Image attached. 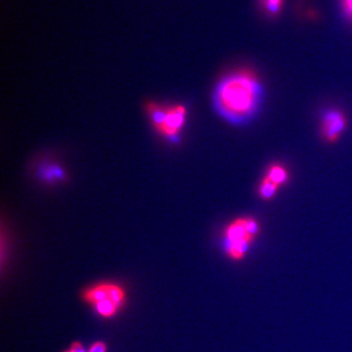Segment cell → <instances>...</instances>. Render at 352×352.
Instances as JSON below:
<instances>
[{
  "instance_id": "obj_1",
  "label": "cell",
  "mask_w": 352,
  "mask_h": 352,
  "mask_svg": "<svg viewBox=\"0 0 352 352\" xmlns=\"http://www.w3.org/2000/svg\"><path fill=\"white\" fill-rule=\"evenodd\" d=\"M265 90L261 80L250 71L224 76L214 90L212 104L221 119L235 126L251 124L263 107Z\"/></svg>"
},
{
  "instance_id": "obj_2",
  "label": "cell",
  "mask_w": 352,
  "mask_h": 352,
  "mask_svg": "<svg viewBox=\"0 0 352 352\" xmlns=\"http://www.w3.org/2000/svg\"><path fill=\"white\" fill-rule=\"evenodd\" d=\"M259 233L261 226L254 217H239L230 222L222 236V248L227 258L233 261H244Z\"/></svg>"
},
{
  "instance_id": "obj_3",
  "label": "cell",
  "mask_w": 352,
  "mask_h": 352,
  "mask_svg": "<svg viewBox=\"0 0 352 352\" xmlns=\"http://www.w3.org/2000/svg\"><path fill=\"white\" fill-rule=\"evenodd\" d=\"M150 117L157 131L170 141L179 139L185 122L187 110L184 106H160L149 104L148 106Z\"/></svg>"
},
{
  "instance_id": "obj_4",
  "label": "cell",
  "mask_w": 352,
  "mask_h": 352,
  "mask_svg": "<svg viewBox=\"0 0 352 352\" xmlns=\"http://www.w3.org/2000/svg\"><path fill=\"white\" fill-rule=\"evenodd\" d=\"M346 118L342 111L328 109L321 115V133L328 142H335L344 133Z\"/></svg>"
},
{
  "instance_id": "obj_5",
  "label": "cell",
  "mask_w": 352,
  "mask_h": 352,
  "mask_svg": "<svg viewBox=\"0 0 352 352\" xmlns=\"http://www.w3.org/2000/svg\"><path fill=\"white\" fill-rule=\"evenodd\" d=\"M85 302L94 305L102 300H110L109 296V284H99L87 289L83 294Z\"/></svg>"
},
{
  "instance_id": "obj_6",
  "label": "cell",
  "mask_w": 352,
  "mask_h": 352,
  "mask_svg": "<svg viewBox=\"0 0 352 352\" xmlns=\"http://www.w3.org/2000/svg\"><path fill=\"white\" fill-rule=\"evenodd\" d=\"M258 8L270 18H276L284 8L285 0H258Z\"/></svg>"
},
{
  "instance_id": "obj_7",
  "label": "cell",
  "mask_w": 352,
  "mask_h": 352,
  "mask_svg": "<svg viewBox=\"0 0 352 352\" xmlns=\"http://www.w3.org/2000/svg\"><path fill=\"white\" fill-rule=\"evenodd\" d=\"M266 177L278 185V186H281V185L286 184L288 182L289 173L288 171L285 170L283 166H279V164H274V166H270Z\"/></svg>"
},
{
  "instance_id": "obj_8",
  "label": "cell",
  "mask_w": 352,
  "mask_h": 352,
  "mask_svg": "<svg viewBox=\"0 0 352 352\" xmlns=\"http://www.w3.org/2000/svg\"><path fill=\"white\" fill-rule=\"evenodd\" d=\"M94 307L97 314L101 315L104 318H111V317L115 316L120 308L117 303L110 300H102V302L94 305Z\"/></svg>"
},
{
  "instance_id": "obj_9",
  "label": "cell",
  "mask_w": 352,
  "mask_h": 352,
  "mask_svg": "<svg viewBox=\"0 0 352 352\" xmlns=\"http://www.w3.org/2000/svg\"><path fill=\"white\" fill-rule=\"evenodd\" d=\"M278 188H279V186L271 182L265 176L263 182H261V186H259V195L264 200H270V199L276 195Z\"/></svg>"
},
{
  "instance_id": "obj_10",
  "label": "cell",
  "mask_w": 352,
  "mask_h": 352,
  "mask_svg": "<svg viewBox=\"0 0 352 352\" xmlns=\"http://www.w3.org/2000/svg\"><path fill=\"white\" fill-rule=\"evenodd\" d=\"M41 175H43L44 179H61L62 176H63V171L58 166H48L41 170Z\"/></svg>"
},
{
  "instance_id": "obj_11",
  "label": "cell",
  "mask_w": 352,
  "mask_h": 352,
  "mask_svg": "<svg viewBox=\"0 0 352 352\" xmlns=\"http://www.w3.org/2000/svg\"><path fill=\"white\" fill-rule=\"evenodd\" d=\"M88 352H107V346H106L105 342H96L90 346Z\"/></svg>"
},
{
  "instance_id": "obj_12",
  "label": "cell",
  "mask_w": 352,
  "mask_h": 352,
  "mask_svg": "<svg viewBox=\"0 0 352 352\" xmlns=\"http://www.w3.org/2000/svg\"><path fill=\"white\" fill-rule=\"evenodd\" d=\"M342 6L347 17L352 19V0H342Z\"/></svg>"
},
{
  "instance_id": "obj_13",
  "label": "cell",
  "mask_w": 352,
  "mask_h": 352,
  "mask_svg": "<svg viewBox=\"0 0 352 352\" xmlns=\"http://www.w3.org/2000/svg\"><path fill=\"white\" fill-rule=\"evenodd\" d=\"M71 349L74 352H87L85 351V347L82 346V344L78 342H74V344H72Z\"/></svg>"
},
{
  "instance_id": "obj_14",
  "label": "cell",
  "mask_w": 352,
  "mask_h": 352,
  "mask_svg": "<svg viewBox=\"0 0 352 352\" xmlns=\"http://www.w3.org/2000/svg\"><path fill=\"white\" fill-rule=\"evenodd\" d=\"M65 352H74L73 351H72L71 349H69V351H65Z\"/></svg>"
}]
</instances>
